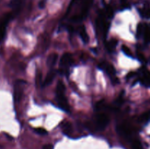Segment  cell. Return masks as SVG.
I'll return each mask as SVG.
<instances>
[{"instance_id":"obj_3","label":"cell","mask_w":150,"mask_h":149,"mask_svg":"<svg viewBox=\"0 0 150 149\" xmlns=\"http://www.w3.org/2000/svg\"><path fill=\"white\" fill-rule=\"evenodd\" d=\"M100 68L103 69L105 71V72L108 74L110 77L111 78L112 81H114V80H117V77H116V71L114 67H113L111 64H107L106 62H102L99 65Z\"/></svg>"},{"instance_id":"obj_7","label":"cell","mask_w":150,"mask_h":149,"mask_svg":"<svg viewBox=\"0 0 150 149\" xmlns=\"http://www.w3.org/2000/svg\"><path fill=\"white\" fill-rule=\"evenodd\" d=\"M73 56L71 53H65L62 55L61 59H60V65L63 67H68L70 66L73 63Z\"/></svg>"},{"instance_id":"obj_18","label":"cell","mask_w":150,"mask_h":149,"mask_svg":"<svg viewBox=\"0 0 150 149\" xmlns=\"http://www.w3.org/2000/svg\"><path fill=\"white\" fill-rule=\"evenodd\" d=\"M140 14L142 17L145 18H150V9L147 7H144L140 10Z\"/></svg>"},{"instance_id":"obj_10","label":"cell","mask_w":150,"mask_h":149,"mask_svg":"<svg viewBox=\"0 0 150 149\" xmlns=\"http://www.w3.org/2000/svg\"><path fill=\"white\" fill-rule=\"evenodd\" d=\"M56 76V72L55 71H50L48 73V74L46 75V77H45V80H44L43 83H42V87H45V86H48V85L51 84L52 83V81L54 80V77Z\"/></svg>"},{"instance_id":"obj_23","label":"cell","mask_w":150,"mask_h":149,"mask_svg":"<svg viewBox=\"0 0 150 149\" xmlns=\"http://www.w3.org/2000/svg\"><path fill=\"white\" fill-rule=\"evenodd\" d=\"M41 77H42V74H41V72H37L36 77H35V82H36L37 86H39V85H40Z\"/></svg>"},{"instance_id":"obj_17","label":"cell","mask_w":150,"mask_h":149,"mask_svg":"<svg viewBox=\"0 0 150 149\" xmlns=\"http://www.w3.org/2000/svg\"><path fill=\"white\" fill-rule=\"evenodd\" d=\"M150 121V112H146L139 117V121L142 123H148Z\"/></svg>"},{"instance_id":"obj_12","label":"cell","mask_w":150,"mask_h":149,"mask_svg":"<svg viewBox=\"0 0 150 149\" xmlns=\"http://www.w3.org/2000/svg\"><path fill=\"white\" fill-rule=\"evenodd\" d=\"M79 35H80L81 38V39L83 42H86V43L89 42V34H88L84 26H82L80 27V29H79Z\"/></svg>"},{"instance_id":"obj_24","label":"cell","mask_w":150,"mask_h":149,"mask_svg":"<svg viewBox=\"0 0 150 149\" xmlns=\"http://www.w3.org/2000/svg\"><path fill=\"white\" fill-rule=\"evenodd\" d=\"M138 57H139V59L140 60V61H142V62H145V61H146V58H145L144 56L142 55V53L138 54Z\"/></svg>"},{"instance_id":"obj_11","label":"cell","mask_w":150,"mask_h":149,"mask_svg":"<svg viewBox=\"0 0 150 149\" xmlns=\"http://www.w3.org/2000/svg\"><path fill=\"white\" fill-rule=\"evenodd\" d=\"M117 43H118V41L115 39H111V40L108 41V42L105 44V48H106L107 51L110 53L114 52L116 47H117Z\"/></svg>"},{"instance_id":"obj_16","label":"cell","mask_w":150,"mask_h":149,"mask_svg":"<svg viewBox=\"0 0 150 149\" xmlns=\"http://www.w3.org/2000/svg\"><path fill=\"white\" fill-rule=\"evenodd\" d=\"M62 130H63V132H64V134H67V135L70 134V133L72 132L71 124L68 122H65L64 124H63Z\"/></svg>"},{"instance_id":"obj_6","label":"cell","mask_w":150,"mask_h":149,"mask_svg":"<svg viewBox=\"0 0 150 149\" xmlns=\"http://www.w3.org/2000/svg\"><path fill=\"white\" fill-rule=\"evenodd\" d=\"M57 99L58 105L60 108L64 111L68 112L70 110V105H69L68 102H67V99H66L65 96L64 95H57Z\"/></svg>"},{"instance_id":"obj_9","label":"cell","mask_w":150,"mask_h":149,"mask_svg":"<svg viewBox=\"0 0 150 149\" xmlns=\"http://www.w3.org/2000/svg\"><path fill=\"white\" fill-rule=\"evenodd\" d=\"M58 54L56 53H51L48 56V58H47V65L49 67H53L57 62V60H58Z\"/></svg>"},{"instance_id":"obj_4","label":"cell","mask_w":150,"mask_h":149,"mask_svg":"<svg viewBox=\"0 0 150 149\" xmlns=\"http://www.w3.org/2000/svg\"><path fill=\"white\" fill-rule=\"evenodd\" d=\"M24 81L22 80H18L16 81L14 89V98L16 102H19L21 99V96L23 95V86Z\"/></svg>"},{"instance_id":"obj_5","label":"cell","mask_w":150,"mask_h":149,"mask_svg":"<svg viewBox=\"0 0 150 149\" xmlns=\"http://www.w3.org/2000/svg\"><path fill=\"white\" fill-rule=\"evenodd\" d=\"M117 131L120 135L123 137H130L132 133V129L128 125L126 124H120L117 127Z\"/></svg>"},{"instance_id":"obj_15","label":"cell","mask_w":150,"mask_h":149,"mask_svg":"<svg viewBox=\"0 0 150 149\" xmlns=\"http://www.w3.org/2000/svg\"><path fill=\"white\" fill-rule=\"evenodd\" d=\"M65 91V86L62 81L57 83V95H64Z\"/></svg>"},{"instance_id":"obj_1","label":"cell","mask_w":150,"mask_h":149,"mask_svg":"<svg viewBox=\"0 0 150 149\" xmlns=\"http://www.w3.org/2000/svg\"><path fill=\"white\" fill-rule=\"evenodd\" d=\"M13 15H14L13 13H6L0 18V42L4 39L5 37L7 26L10 20L13 18Z\"/></svg>"},{"instance_id":"obj_13","label":"cell","mask_w":150,"mask_h":149,"mask_svg":"<svg viewBox=\"0 0 150 149\" xmlns=\"http://www.w3.org/2000/svg\"><path fill=\"white\" fill-rule=\"evenodd\" d=\"M141 82L144 86H146V87H149L150 86V72L146 71L144 72L143 77L141 79Z\"/></svg>"},{"instance_id":"obj_19","label":"cell","mask_w":150,"mask_h":149,"mask_svg":"<svg viewBox=\"0 0 150 149\" xmlns=\"http://www.w3.org/2000/svg\"><path fill=\"white\" fill-rule=\"evenodd\" d=\"M122 52L124 53L126 56H129V57L133 56L131 50H130L128 47L126 46L125 45H123L122 46Z\"/></svg>"},{"instance_id":"obj_21","label":"cell","mask_w":150,"mask_h":149,"mask_svg":"<svg viewBox=\"0 0 150 149\" xmlns=\"http://www.w3.org/2000/svg\"><path fill=\"white\" fill-rule=\"evenodd\" d=\"M144 27H145V24H144V23H139V24L138 25V27H137L138 36L143 35L144 31Z\"/></svg>"},{"instance_id":"obj_20","label":"cell","mask_w":150,"mask_h":149,"mask_svg":"<svg viewBox=\"0 0 150 149\" xmlns=\"http://www.w3.org/2000/svg\"><path fill=\"white\" fill-rule=\"evenodd\" d=\"M132 148L133 149H142V143L139 140H134L132 142Z\"/></svg>"},{"instance_id":"obj_2","label":"cell","mask_w":150,"mask_h":149,"mask_svg":"<svg viewBox=\"0 0 150 149\" xmlns=\"http://www.w3.org/2000/svg\"><path fill=\"white\" fill-rule=\"evenodd\" d=\"M109 123V118L105 113H99L96 116V126L99 130H103Z\"/></svg>"},{"instance_id":"obj_8","label":"cell","mask_w":150,"mask_h":149,"mask_svg":"<svg viewBox=\"0 0 150 149\" xmlns=\"http://www.w3.org/2000/svg\"><path fill=\"white\" fill-rule=\"evenodd\" d=\"M22 4H23V0H11L9 6L13 9V12L16 13L20 10Z\"/></svg>"},{"instance_id":"obj_22","label":"cell","mask_w":150,"mask_h":149,"mask_svg":"<svg viewBox=\"0 0 150 149\" xmlns=\"http://www.w3.org/2000/svg\"><path fill=\"white\" fill-rule=\"evenodd\" d=\"M35 131H36L38 134H41V135H45L47 134V131L44 128H42V127H38V128L35 129Z\"/></svg>"},{"instance_id":"obj_14","label":"cell","mask_w":150,"mask_h":149,"mask_svg":"<svg viewBox=\"0 0 150 149\" xmlns=\"http://www.w3.org/2000/svg\"><path fill=\"white\" fill-rule=\"evenodd\" d=\"M144 39L146 43H149L150 42V26L147 24H145L144 31Z\"/></svg>"},{"instance_id":"obj_25","label":"cell","mask_w":150,"mask_h":149,"mask_svg":"<svg viewBox=\"0 0 150 149\" xmlns=\"http://www.w3.org/2000/svg\"><path fill=\"white\" fill-rule=\"evenodd\" d=\"M45 6V0H42L40 1L39 3V7L40 8H44Z\"/></svg>"},{"instance_id":"obj_26","label":"cell","mask_w":150,"mask_h":149,"mask_svg":"<svg viewBox=\"0 0 150 149\" xmlns=\"http://www.w3.org/2000/svg\"><path fill=\"white\" fill-rule=\"evenodd\" d=\"M43 149H53V145L51 144L45 145L43 146Z\"/></svg>"}]
</instances>
